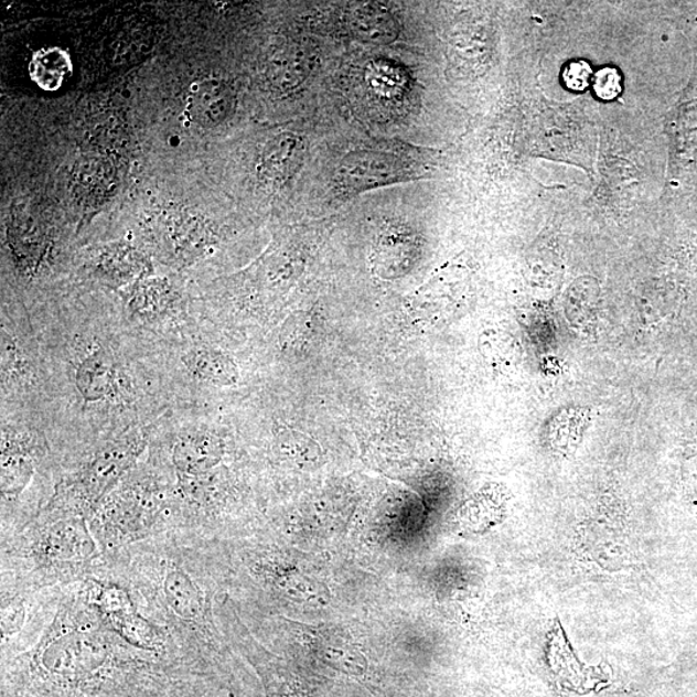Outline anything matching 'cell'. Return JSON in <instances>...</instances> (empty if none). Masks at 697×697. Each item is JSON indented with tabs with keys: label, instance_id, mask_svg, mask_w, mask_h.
I'll return each mask as SVG.
<instances>
[{
	"label": "cell",
	"instance_id": "1",
	"mask_svg": "<svg viewBox=\"0 0 697 697\" xmlns=\"http://www.w3.org/2000/svg\"><path fill=\"white\" fill-rule=\"evenodd\" d=\"M469 271L460 265H447L439 269L411 299V313L423 323H449L467 304Z\"/></svg>",
	"mask_w": 697,
	"mask_h": 697
},
{
	"label": "cell",
	"instance_id": "2",
	"mask_svg": "<svg viewBox=\"0 0 697 697\" xmlns=\"http://www.w3.org/2000/svg\"><path fill=\"white\" fill-rule=\"evenodd\" d=\"M418 178L414 167L404 159L374 150L349 153L337 174L339 184L346 193H361Z\"/></svg>",
	"mask_w": 697,
	"mask_h": 697
},
{
	"label": "cell",
	"instance_id": "3",
	"mask_svg": "<svg viewBox=\"0 0 697 697\" xmlns=\"http://www.w3.org/2000/svg\"><path fill=\"white\" fill-rule=\"evenodd\" d=\"M105 646L100 639L90 634H66L53 642L45 651L44 662L53 672L78 674L100 665Z\"/></svg>",
	"mask_w": 697,
	"mask_h": 697
},
{
	"label": "cell",
	"instance_id": "4",
	"mask_svg": "<svg viewBox=\"0 0 697 697\" xmlns=\"http://www.w3.org/2000/svg\"><path fill=\"white\" fill-rule=\"evenodd\" d=\"M236 106V93L229 82L208 78L196 83L186 97V111L195 125L216 127L225 122Z\"/></svg>",
	"mask_w": 697,
	"mask_h": 697
},
{
	"label": "cell",
	"instance_id": "5",
	"mask_svg": "<svg viewBox=\"0 0 697 697\" xmlns=\"http://www.w3.org/2000/svg\"><path fill=\"white\" fill-rule=\"evenodd\" d=\"M95 543L85 522H60L45 532L36 544L40 556L49 562H78L95 553Z\"/></svg>",
	"mask_w": 697,
	"mask_h": 697
},
{
	"label": "cell",
	"instance_id": "6",
	"mask_svg": "<svg viewBox=\"0 0 697 697\" xmlns=\"http://www.w3.org/2000/svg\"><path fill=\"white\" fill-rule=\"evenodd\" d=\"M117 184L116 167L105 157H81L73 167V192L88 207H97L109 201Z\"/></svg>",
	"mask_w": 697,
	"mask_h": 697
},
{
	"label": "cell",
	"instance_id": "7",
	"mask_svg": "<svg viewBox=\"0 0 697 697\" xmlns=\"http://www.w3.org/2000/svg\"><path fill=\"white\" fill-rule=\"evenodd\" d=\"M304 156V141L298 135L283 132L272 138L262 150L260 178L272 186H282L297 173Z\"/></svg>",
	"mask_w": 697,
	"mask_h": 697
},
{
	"label": "cell",
	"instance_id": "8",
	"mask_svg": "<svg viewBox=\"0 0 697 697\" xmlns=\"http://www.w3.org/2000/svg\"><path fill=\"white\" fill-rule=\"evenodd\" d=\"M222 458V444L215 437L196 431L180 439L173 451V462L185 476H200L214 468Z\"/></svg>",
	"mask_w": 697,
	"mask_h": 697
},
{
	"label": "cell",
	"instance_id": "9",
	"mask_svg": "<svg viewBox=\"0 0 697 697\" xmlns=\"http://www.w3.org/2000/svg\"><path fill=\"white\" fill-rule=\"evenodd\" d=\"M351 29L358 40L389 44L397 40L399 26L393 13L383 4H361L351 14Z\"/></svg>",
	"mask_w": 697,
	"mask_h": 697
},
{
	"label": "cell",
	"instance_id": "10",
	"mask_svg": "<svg viewBox=\"0 0 697 697\" xmlns=\"http://www.w3.org/2000/svg\"><path fill=\"white\" fill-rule=\"evenodd\" d=\"M415 257L416 245L410 234L390 230L386 232L377 242L374 267L378 276L399 277L411 268Z\"/></svg>",
	"mask_w": 697,
	"mask_h": 697
},
{
	"label": "cell",
	"instance_id": "11",
	"mask_svg": "<svg viewBox=\"0 0 697 697\" xmlns=\"http://www.w3.org/2000/svg\"><path fill=\"white\" fill-rule=\"evenodd\" d=\"M308 52L302 45L286 44L269 60L268 81L279 93H288L301 85L309 72Z\"/></svg>",
	"mask_w": 697,
	"mask_h": 697
},
{
	"label": "cell",
	"instance_id": "12",
	"mask_svg": "<svg viewBox=\"0 0 697 697\" xmlns=\"http://www.w3.org/2000/svg\"><path fill=\"white\" fill-rule=\"evenodd\" d=\"M601 290L593 279L576 280L566 297V315L575 329L596 330L601 321Z\"/></svg>",
	"mask_w": 697,
	"mask_h": 697
},
{
	"label": "cell",
	"instance_id": "13",
	"mask_svg": "<svg viewBox=\"0 0 697 697\" xmlns=\"http://www.w3.org/2000/svg\"><path fill=\"white\" fill-rule=\"evenodd\" d=\"M10 237L14 249L25 256L40 253L44 238L41 215L28 201L14 202L10 215Z\"/></svg>",
	"mask_w": 697,
	"mask_h": 697
},
{
	"label": "cell",
	"instance_id": "14",
	"mask_svg": "<svg viewBox=\"0 0 697 697\" xmlns=\"http://www.w3.org/2000/svg\"><path fill=\"white\" fill-rule=\"evenodd\" d=\"M163 592L171 610L181 619L199 620L203 612V597L199 587L183 570L167 572Z\"/></svg>",
	"mask_w": 697,
	"mask_h": 697
},
{
	"label": "cell",
	"instance_id": "15",
	"mask_svg": "<svg viewBox=\"0 0 697 697\" xmlns=\"http://www.w3.org/2000/svg\"><path fill=\"white\" fill-rule=\"evenodd\" d=\"M105 616L109 620L111 628L116 629L117 633L133 646L150 650L158 646L159 641H161V634L149 621L136 612L132 604L106 613Z\"/></svg>",
	"mask_w": 697,
	"mask_h": 697
},
{
	"label": "cell",
	"instance_id": "16",
	"mask_svg": "<svg viewBox=\"0 0 697 697\" xmlns=\"http://www.w3.org/2000/svg\"><path fill=\"white\" fill-rule=\"evenodd\" d=\"M131 462L130 451H110L101 454L93 465L89 467L85 483L90 497L98 500L108 491L120 474H122Z\"/></svg>",
	"mask_w": 697,
	"mask_h": 697
},
{
	"label": "cell",
	"instance_id": "17",
	"mask_svg": "<svg viewBox=\"0 0 697 697\" xmlns=\"http://www.w3.org/2000/svg\"><path fill=\"white\" fill-rule=\"evenodd\" d=\"M78 386L87 399L97 400L108 396L114 383L112 363L108 355L96 353L82 362L78 368Z\"/></svg>",
	"mask_w": 697,
	"mask_h": 697
},
{
	"label": "cell",
	"instance_id": "18",
	"mask_svg": "<svg viewBox=\"0 0 697 697\" xmlns=\"http://www.w3.org/2000/svg\"><path fill=\"white\" fill-rule=\"evenodd\" d=\"M186 366L194 376L216 385H232L237 380V368L224 354L215 351H196L189 355Z\"/></svg>",
	"mask_w": 697,
	"mask_h": 697
},
{
	"label": "cell",
	"instance_id": "19",
	"mask_svg": "<svg viewBox=\"0 0 697 697\" xmlns=\"http://www.w3.org/2000/svg\"><path fill=\"white\" fill-rule=\"evenodd\" d=\"M483 355L490 361V365L500 371L518 368L521 363V346L510 333H492L484 341Z\"/></svg>",
	"mask_w": 697,
	"mask_h": 697
},
{
	"label": "cell",
	"instance_id": "20",
	"mask_svg": "<svg viewBox=\"0 0 697 697\" xmlns=\"http://www.w3.org/2000/svg\"><path fill=\"white\" fill-rule=\"evenodd\" d=\"M594 93L602 100H613L623 90V78L615 67H603L593 78Z\"/></svg>",
	"mask_w": 697,
	"mask_h": 697
},
{
	"label": "cell",
	"instance_id": "21",
	"mask_svg": "<svg viewBox=\"0 0 697 697\" xmlns=\"http://www.w3.org/2000/svg\"><path fill=\"white\" fill-rule=\"evenodd\" d=\"M592 67L586 62H573L566 66L564 82L567 88L572 90H585L592 83Z\"/></svg>",
	"mask_w": 697,
	"mask_h": 697
}]
</instances>
